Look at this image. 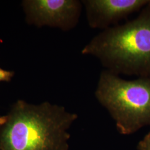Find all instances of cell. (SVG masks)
Masks as SVG:
<instances>
[{
    "label": "cell",
    "mask_w": 150,
    "mask_h": 150,
    "mask_svg": "<svg viewBox=\"0 0 150 150\" xmlns=\"http://www.w3.org/2000/svg\"><path fill=\"white\" fill-rule=\"evenodd\" d=\"M24 4L36 25L64 31L76 27L83 9L81 0H32L24 1Z\"/></svg>",
    "instance_id": "obj_4"
},
{
    "label": "cell",
    "mask_w": 150,
    "mask_h": 150,
    "mask_svg": "<svg viewBox=\"0 0 150 150\" xmlns=\"http://www.w3.org/2000/svg\"><path fill=\"white\" fill-rule=\"evenodd\" d=\"M95 96L115 121L121 134H132L143 127L150 126L149 77L126 80L103 70Z\"/></svg>",
    "instance_id": "obj_3"
},
{
    "label": "cell",
    "mask_w": 150,
    "mask_h": 150,
    "mask_svg": "<svg viewBox=\"0 0 150 150\" xmlns=\"http://www.w3.org/2000/svg\"><path fill=\"white\" fill-rule=\"evenodd\" d=\"M81 54L116 75L150 78V2L134 19L99 32Z\"/></svg>",
    "instance_id": "obj_2"
},
{
    "label": "cell",
    "mask_w": 150,
    "mask_h": 150,
    "mask_svg": "<svg viewBox=\"0 0 150 150\" xmlns=\"http://www.w3.org/2000/svg\"><path fill=\"white\" fill-rule=\"evenodd\" d=\"M77 118L50 102L18 100L0 116V150H69V130Z\"/></svg>",
    "instance_id": "obj_1"
},
{
    "label": "cell",
    "mask_w": 150,
    "mask_h": 150,
    "mask_svg": "<svg viewBox=\"0 0 150 150\" xmlns=\"http://www.w3.org/2000/svg\"><path fill=\"white\" fill-rule=\"evenodd\" d=\"M137 149L138 150H150V132L139 143Z\"/></svg>",
    "instance_id": "obj_6"
},
{
    "label": "cell",
    "mask_w": 150,
    "mask_h": 150,
    "mask_svg": "<svg viewBox=\"0 0 150 150\" xmlns=\"http://www.w3.org/2000/svg\"><path fill=\"white\" fill-rule=\"evenodd\" d=\"M13 75V72L4 70L0 68V81H10Z\"/></svg>",
    "instance_id": "obj_7"
},
{
    "label": "cell",
    "mask_w": 150,
    "mask_h": 150,
    "mask_svg": "<svg viewBox=\"0 0 150 150\" xmlns=\"http://www.w3.org/2000/svg\"><path fill=\"white\" fill-rule=\"evenodd\" d=\"M89 27L101 31L140 11L150 0H81Z\"/></svg>",
    "instance_id": "obj_5"
}]
</instances>
